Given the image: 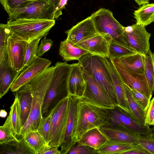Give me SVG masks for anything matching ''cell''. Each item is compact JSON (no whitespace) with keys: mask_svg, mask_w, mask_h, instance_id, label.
I'll return each mask as SVG.
<instances>
[{"mask_svg":"<svg viewBox=\"0 0 154 154\" xmlns=\"http://www.w3.org/2000/svg\"><path fill=\"white\" fill-rule=\"evenodd\" d=\"M136 23L146 26L153 22L154 3H146L142 5L133 13Z\"/></svg>","mask_w":154,"mask_h":154,"instance_id":"f1b7e54d","label":"cell"},{"mask_svg":"<svg viewBox=\"0 0 154 154\" xmlns=\"http://www.w3.org/2000/svg\"><path fill=\"white\" fill-rule=\"evenodd\" d=\"M66 154H97V150L89 146L76 142Z\"/></svg>","mask_w":154,"mask_h":154,"instance_id":"f35d334b","label":"cell"},{"mask_svg":"<svg viewBox=\"0 0 154 154\" xmlns=\"http://www.w3.org/2000/svg\"><path fill=\"white\" fill-rule=\"evenodd\" d=\"M90 17L98 33L106 34L116 42L129 46L124 26L115 18L110 10L100 8Z\"/></svg>","mask_w":154,"mask_h":154,"instance_id":"8992f818","label":"cell"},{"mask_svg":"<svg viewBox=\"0 0 154 154\" xmlns=\"http://www.w3.org/2000/svg\"><path fill=\"white\" fill-rule=\"evenodd\" d=\"M81 68L86 82V88L82 97L107 109L116 107L109 95L94 77Z\"/></svg>","mask_w":154,"mask_h":154,"instance_id":"9c48e42d","label":"cell"},{"mask_svg":"<svg viewBox=\"0 0 154 154\" xmlns=\"http://www.w3.org/2000/svg\"><path fill=\"white\" fill-rule=\"evenodd\" d=\"M68 0H60L58 6V9L61 11L65 8L66 6L67 5Z\"/></svg>","mask_w":154,"mask_h":154,"instance_id":"bcb514c9","label":"cell"},{"mask_svg":"<svg viewBox=\"0 0 154 154\" xmlns=\"http://www.w3.org/2000/svg\"><path fill=\"white\" fill-rule=\"evenodd\" d=\"M130 88L134 100L146 113L150 101L140 92L133 88Z\"/></svg>","mask_w":154,"mask_h":154,"instance_id":"ab89813d","label":"cell"},{"mask_svg":"<svg viewBox=\"0 0 154 154\" xmlns=\"http://www.w3.org/2000/svg\"><path fill=\"white\" fill-rule=\"evenodd\" d=\"M7 112L4 109H1L0 112V116L3 118H5L7 116Z\"/></svg>","mask_w":154,"mask_h":154,"instance_id":"681fc988","label":"cell"},{"mask_svg":"<svg viewBox=\"0 0 154 154\" xmlns=\"http://www.w3.org/2000/svg\"><path fill=\"white\" fill-rule=\"evenodd\" d=\"M16 95L19 100L21 113L22 127L28 120L31 112L32 95L30 86L28 82L16 91Z\"/></svg>","mask_w":154,"mask_h":154,"instance_id":"44dd1931","label":"cell"},{"mask_svg":"<svg viewBox=\"0 0 154 154\" xmlns=\"http://www.w3.org/2000/svg\"><path fill=\"white\" fill-rule=\"evenodd\" d=\"M139 144L150 154H154V140L150 134L143 135L138 134Z\"/></svg>","mask_w":154,"mask_h":154,"instance_id":"60d3db41","label":"cell"},{"mask_svg":"<svg viewBox=\"0 0 154 154\" xmlns=\"http://www.w3.org/2000/svg\"><path fill=\"white\" fill-rule=\"evenodd\" d=\"M53 41L50 39H48L46 36L44 37L38 46L36 56L42 57L44 53L49 50L52 45Z\"/></svg>","mask_w":154,"mask_h":154,"instance_id":"b9f144b4","label":"cell"},{"mask_svg":"<svg viewBox=\"0 0 154 154\" xmlns=\"http://www.w3.org/2000/svg\"><path fill=\"white\" fill-rule=\"evenodd\" d=\"M0 144V154H35L23 137L18 140Z\"/></svg>","mask_w":154,"mask_h":154,"instance_id":"83f0119b","label":"cell"},{"mask_svg":"<svg viewBox=\"0 0 154 154\" xmlns=\"http://www.w3.org/2000/svg\"><path fill=\"white\" fill-rule=\"evenodd\" d=\"M150 136L154 140V133L152 132L150 134Z\"/></svg>","mask_w":154,"mask_h":154,"instance_id":"f907efd6","label":"cell"},{"mask_svg":"<svg viewBox=\"0 0 154 154\" xmlns=\"http://www.w3.org/2000/svg\"><path fill=\"white\" fill-rule=\"evenodd\" d=\"M110 118L109 109L97 105L84 98H79L73 137L74 144L88 131L106 125Z\"/></svg>","mask_w":154,"mask_h":154,"instance_id":"6da1fadb","label":"cell"},{"mask_svg":"<svg viewBox=\"0 0 154 154\" xmlns=\"http://www.w3.org/2000/svg\"><path fill=\"white\" fill-rule=\"evenodd\" d=\"M40 39L39 38H36L27 42L23 68L28 66L33 62L36 56L38 44Z\"/></svg>","mask_w":154,"mask_h":154,"instance_id":"8d00e7d4","label":"cell"},{"mask_svg":"<svg viewBox=\"0 0 154 154\" xmlns=\"http://www.w3.org/2000/svg\"><path fill=\"white\" fill-rule=\"evenodd\" d=\"M145 125L149 126H154V97L150 100L147 111Z\"/></svg>","mask_w":154,"mask_h":154,"instance_id":"7bdbcfd3","label":"cell"},{"mask_svg":"<svg viewBox=\"0 0 154 154\" xmlns=\"http://www.w3.org/2000/svg\"><path fill=\"white\" fill-rule=\"evenodd\" d=\"M145 56L144 74L150 94L152 95L154 82V53L152 52L150 50Z\"/></svg>","mask_w":154,"mask_h":154,"instance_id":"e575fe53","label":"cell"},{"mask_svg":"<svg viewBox=\"0 0 154 154\" xmlns=\"http://www.w3.org/2000/svg\"><path fill=\"white\" fill-rule=\"evenodd\" d=\"M124 30L129 46L137 52L146 55L150 50L151 34L147 31L145 26L136 23L124 27Z\"/></svg>","mask_w":154,"mask_h":154,"instance_id":"8fae6325","label":"cell"},{"mask_svg":"<svg viewBox=\"0 0 154 154\" xmlns=\"http://www.w3.org/2000/svg\"><path fill=\"white\" fill-rule=\"evenodd\" d=\"M66 38L73 45L84 41L98 33L90 17L79 22L70 29L66 31Z\"/></svg>","mask_w":154,"mask_h":154,"instance_id":"9a60e30c","label":"cell"},{"mask_svg":"<svg viewBox=\"0 0 154 154\" xmlns=\"http://www.w3.org/2000/svg\"><path fill=\"white\" fill-rule=\"evenodd\" d=\"M22 137L34 151L35 154H38L43 147L48 144L37 130L28 131L23 134Z\"/></svg>","mask_w":154,"mask_h":154,"instance_id":"f546056e","label":"cell"},{"mask_svg":"<svg viewBox=\"0 0 154 154\" xmlns=\"http://www.w3.org/2000/svg\"><path fill=\"white\" fill-rule=\"evenodd\" d=\"M10 115L15 134L18 139H20L22 129L21 113L19 100L15 95L13 103L10 107Z\"/></svg>","mask_w":154,"mask_h":154,"instance_id":"4dcf8cb0","label":"cell"},{"mask_svg":"<svg viewBox=\"0 0 154 154\" xmlns=\"http://www.w3.org/2000/svg\"><path fill=\"white\" fill-rule=\"evenodd\" d=\"M124 86L130 116L141 124L146 125L145 121L146 112L134 100L130 88L124 83Z\"/></svg>","mask_w":154,"mask_h":154,"instance_id":"484cf974","label":"cell"},{"mask_svg":"<svg viewBox=\"0 0 154 154\" xmlns=\"http://www.w3.org/2000/svg\"><path fill=\"white\" fill-rule=\"evenodd\" d=\"M153 22H154V19H153Z\"/></svg>","mask_w":154,"mask_h":154,"instance_id":"db71d44e","label":"cell"},{"mask_svg":"<svg viewBox=\"0 0 154 154\" xmlns=\"http://www.w3.org/2000/svg\"><path fill=\"white\" fill-rule=\"evenodd\" d=\"M137 145L119 141L108 140L97 149V154H123L125 152L136 146Z\"/></svg>","mask_w":154,"mask_h":154,"instance_id":"4316f807","label":"cell"},{"mask_svg":"<svg viewBox=\"0 0 154 154\" xmlns=\"http://www.w3.org/2000/svg\"><path fill=\"white\" fill-rule=\"evenodd\" d=\"M27 43L11 32L8 38L7 52L9 64L17 71H21L23 67Z\"/></svg>","mask_w":154,"mask_h":154,"instance_id":"7c38bea8","label":"cell"},{"mask_svg":"<svg viewBox=\"0 0 154 154\" xmlns=\"http://www.w3.org/2000/svg\"><path fill=\"white\" fill-rule=\"evenodd\" d=\"M99 128L108 140L139 144L138 134L123 125L106 124Z\"/></svg>","mask_w":154,"mask_h":154,"instance_id":"e0dca14e","label":"cell"},{"mask_svg":"<svg viewBox=\"0 0 154 154\" xmlns=\"http://www.w3.org/2000/svg\"><path fill=\"white\" fill-rule=\"evenodd\" d=\"M139 5L149 3V0H134Z\"/></svg>","mask_w":154,"mask_h":154,"instance_id":"c3c4849f","label":"cell"},{"mask_svg":"<svg viewBox=\"0 0 154 154\" xmlns=\"http://www.w3.org/2000/svg\"><path fill=\"white\" fill-rule=\"evenodd\" d=\"M143 147L138 144L134 148L125 152L123 154H149Z\"/></svg>","mask_w":154,"mask_h":154,"instance_id":"f6af8a7d","label":"cell"},{"mask_svg":"<svg viewBox=\"0 0 154 154\" xmlns=\"http://www.w3.org/2000/svg\"><path fill=\"white\" fill-rule=\"evenodd\" d=\"M86 87V81L80 64H72L68 82L69 95L82 97Z\"/></svg>","mask_w":154,"mask_h":154,"instance_id":"ffe728a7","label":"cell"},{"mask_svg":"<svg viewBox=\"0 0 154 154\" xmlns=\"http://www.w3.org/2000/svg\"><path fill=\"white\" fill-rule=\"evenodd\" d=\"M77 97L69 95V109L67 121L63 141L60 147L62 154H66L74 144L73 137L75 132L77 117Z\"/></svg>","mask_w":154,"mask_h":154,"instance_id":"2e32d148","label":"cell"},{"mask_svg":"<svg viewBox=\"0 0 154 154\" xmlns=\"http://www.w3.org/2000/svg\"><path fill=\"white\" fill-rule=\"evenodd\" d=\"M51 63L50 60L36 56L30 64L22 69L10 88L11 91L15 92L23 85L49 67Z\"/></svg>","mask_w":154,"mask_h":154,"instance_id":"4fadbf2b","label":"cell"},{"mask_svg":"<svg viewBox=\"0 0 154 154\" xmlns=\"http://www.w3.org/2000/svg\"><path fill=\"white\" fill-rule=\"evenodd\" d=\"M151 128V130L152 132L153 133H154V126Z\"/></svg>","mask_w":154,"mask_h":154,"instance_id":"816d5d0a","label":"cell"},{"mask_svg":"<svg viewBox=\"0 0 154 154\" xmlns=\"http://www.w3.org/2000/svg\"><path fill=\"white\" fill-rule=\"evenodd\" d=\"M69 95L53 108L48 144L50 146L60 147L63 142L68 113Z\"/></svg>","mask_w":154,"mask_h":154,"instance_id":"ba28073f","label":"cell"},{"mask_svg":"<svg viewBox=\"0 0 154 154\" xmlns=\"http://www.w3.org/2000/svg\"><path fill=\"white\" fill-rule=\"evenodd\" d=\"M145 55L136 53L122 57L119 60L129 70L137 73L144 74Z\"/></svg>","mask_w":154,"mask_h":154,"instance_id":"cb8c5ba5","label":"cell"},{"mask_svg":"<svg viewBox=\"0 0 154 154\" xmlns=\"http://www.w3.org/2000/svg\"><path fill=\"white\" fill-rule=\"evenodd\" d=\"M15 134L9 115L2 125L0 127V144L18 140Z\"/></svg>","mask_w":154,"mask_h":154,"instance_id":"836d02e7","label":"cell"},{"mask_svg":"<svg viewBox=\"0 0 154 154\" xmlns=\"http://www.w3.org/2000/svg\"><path fill=\"white\" fill-rule=\"evenodd\" d=\"M78 63L83 70L94 77L117 106L116 96L105 57L94 54H88L82 56Z\"/></svg>","mask_w":154,"mask_h":154,"instance_id":"277c9868","label":"cell"},{"mask_svg":"<svg viewBox=\"0 0 154 154\" xmlns=\"http://www.w3.org/2000/svg\"><path fill=\"white\" fill-rule=\"evenodd\" d=\"M53 111V109L48 115L43 117L37 130L48 144L49 142Z\"/></svg>","mask_w":154,"mask_h":154,"instance_id":"74e56055","label":"cell"},{"mask_svg":"<svg viewBox=\"0 0 154 154\" xmlns=\"http://www.w3.org/2000/svg\"><path fill=\"white\" fill-rule=\"evenodd\" d=\"M59 54L65 61L79 60L83 56L91 54L89 51L73 45L66 39L61 41L60 45Z\"/></svg>","mask_w":154,"mask_h":154,"instance_id":"7402d4cb","label":"cell"},{"mask_svg":"<svg viewBox=\"0 0 154 154\" xmlns=\"http://www.w3.org/2000/svg\"><path fill=\"white\" fill-rule=\"evenodd\" d=\"M108 140L99 128L90 129L85 133L77 142L80 144L86 145L97 149Z\"/></svg>","mask_w":154,"mask_h":154,"instance_id":"603a6c76","label":"cell"},{"mask_svg":"<svg viewBox=\"0 0 154 154\" xmlns=\"http://www.w3.org/2000/svg\"><path fill=\"white\" fill-rule=\"evenodd\" d=\"M54 67V66L49 67L27 82L30 86L32 95V106L28 119L23 127L20 138L26 132L37 130L43 118L42 107Z\"/></svg>","mask_w":154,"mask_h":154,"instance_id":"7a4b0ae2","label":"cell"},{"mask_svg":"<svg viewBox=\"0 0 154 154\" xmlns=\"http://www.w3.org/2000/svg\"><path fill=\"white\" fill-rule=\"evenodd\" d=\"M37 0H0L5 10L9 14L14 10L24 8Z\"/></svg>","mask_w":154,"mask_h":154,"instance_id":"d590c367","label":"cell"},{"mask_svg":"<svg viewBox=\"0 0 154 154\" xmlns=\"http://www.w3.org/2000/svg\"><path fill=\"white\" fill-rule=\"evenodd\" d=\"M112 39L104 34L98 33L93 37L74 46L91 53L92 54L108 58L110 41Z\"/></svg>","mask_w":154,"mask_h":154,"instance_id":"ac0fdd59","label":"cell"},{"mask_svg":"<svg viewBox=\"0 0 154 154\" xmlns=\"http://www.w3.org/2000/svg\"><path fill=\"white\" fill-rule=\"evenodd\" d=\"M59 148L57 146H51L47 144L43 147L38 154H62Z\"/></svg>","mask_w":154,"mask_h":154,"instance_id":"ee69618b","label":"cell"},{"mask_svg":"<svg viewBox=\"0 0 154 154\" xmlns=\"http://www.w3.org/2000/svg\"><path fill=\"white\" fill-rule=\"evenodd\" d=\"M109 110L110 118L106 124L122 125L138 134L143 135H149L152 132L149 126L141 124L118 106Z\"/></svg>","mask_w":154,"mask_h":154,"instance_id":"5bb4252c","label":"cell"},{"mask_svg":"<svg viewBox=\"0 0 154 154\" xmlns=\"http://www.w3.org/2000/svg\"><path fill=\"white\" fill-rule=\"evenodd\" d=\"M72 66L66 62L55 63L42 107L43 116L48 115L61 100L69 95L68 82Z\"/></svg>","mask_w":154,"mask_h":154,"instance_id":"3957f363","label":"cell"},{"mask_svg":"<svg viewBox=\"0 0 154 154\" xmlns=\"http://www.w3.org/2000/svg\"><path fill=\"white\" fill-rule=\"evenodd\" d=\"M111 75L113 86L116 94L117 106L130 116L124 83L110 59L105 57Z\"/></svg>","mask_w":154,"mask_h":154,"instance_id":"d6986e66","label":"cell"},{"mask_svg":"<svg viewBox=\"0 0 154 154\" xmlns=\"http://www.w3.org/2000/svg\"><path fill=\"white\" fill-rule=\"evenodd\" d=\"M8 20L19 19L55 20L59 17L52 0H37L26 7L14 10L8 14Z\"/></svg>","mask_w":154,"mask_h":154,"instance_id":"52a82bcc","label":"cell"},{"mask_svg":"<svg viewBox=\"0 0 154 154\" xmlns=\"http://www.w3.org/2000/svg\"><path fill=\"white\" fill-rule=\"evenodd\" d=\"M55 23V20L23 19L8 20L7 24L12 34L29 42L46 36Z\"/></svg>","mask_w":154,"mask_h":154,"instance_id":"5b68a950","label":"cell"},{"mask_svg":"<svg viewBox=\"0 0 154 154\" xmlns=\"http://www.w3.org/2000/svg\"><path fill=\"white\" fill-rule=\"evenodd\" d=\"M20 71H17L9 65L0 66V98L8 91Z\"/></svg>","mask_w":154,"mask_h":154,"instance_id":"d4e9b609","label":"cell"},{"mask_svg":"<svg viewBox=\"0 0 154 154\" xmlns=\"http://www.w3.org/2000/svg\"><path fill=\"white\" fill-rule=\"evenodd\" d=\"M11 33V31L7 24H0V66L9 65L7 52V47L8 39Z\"/></svg>","mask_w":154,"mask_h":154,"instance_id":"1f68e13d","label":"cell"},{"mask_svg":"<svg viewBox=\"0 0 154 154\" xmlns=\"http://www.w3.org/2000/svg\"><path fill=\"white\" fill-rule=\"evenodd\" d=\"M52 1L55 7L56 13L59 17L62 14V11H59L58 9V6L60 0H52Z\"/></svg>","mask_w":154,"mask_h":154,"instance_id":"7dc6e473","label":"cell"},{"mask_svg":"<svg viewBox=\"0 0 154 154\" xmlns=\"http://www.w3.org/2000/svg\"><path fill=\"white\" fill-rule=\"evenodd\" d=\"M110 59L124 83L130 88L142 93L150 101L152 95L150 94L144 74H138L129 70L118 59Z\"/></svg>","mask_w":154,"mask_h":154,"instance_id":"30bf717a","label":"cell"},{"mask_svg":"<svg viewBox=\"0 0 154 154\" xmlns=\"http://www.w3.org/2000/svg\"><path fill=\"white\" fill-rule=\"evenodd\" d=\"M130 46L116 42L112 39L109 42V58L119 59L122 57L136 53Z\"/></svg>","mask_w":154,"mask_h":154,"instance_id":"d6a6232c","label":"cell"},{"mask_svg":"<svg viewBox=\"0 0 154 154\" xmlns=\"http://www.w3.org/2000/svg\"><path fill=\"white\" fill-rule=\"evenodd\" d=\"M153 92H154V83L153 85Z\"/></svg>","mask_w":154,"mask_h":154,"instance_id":"f5cc1de1","label":"cell"}]
</instances>
